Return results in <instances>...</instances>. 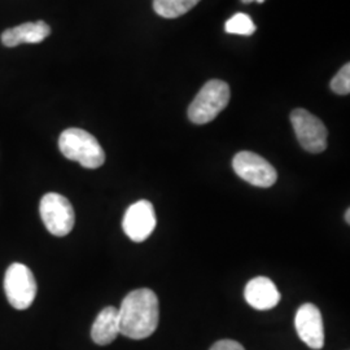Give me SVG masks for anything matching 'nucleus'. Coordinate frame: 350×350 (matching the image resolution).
<instances>
[{"label":"nucleus","mask_w":350,"mask_h":350,"mask_svg":"<svg viewBox=\"0 0 350 350\" xmlns=\"http://www.w3.org/2000/svg\"><path fill=\"white\" fill-rule=\"evenodd\" d=\"M120 332L126 338H150L159 327V299L148 288L135 289L126 296L118 309Z\"/></svg>","instance_id":"f257e3e1"},{"label":"nucleus","mask_w":350,"mask_h":350,"mask_svg":"<svg viewBox=\"0 0 350 350\" xmlns=\"http://www.w3.org/2000/svg\"><path fill=\"white\" fill-rule=\"evenodd\" d=\"M59 148L68 160L86 169H98L105 161V153L95 137L82 129H68L59 139Z\"/></svg>","instance_id":"f03ea898"},{"label":"nucleus","mask_w":350,"mask_h":350,"mask_svg":"<svg viewBox=\"0 0 350 350\" xmlns=\"http://www.w3.org/2000/svg\"><path fill=\"white\" fill-rule=\"evenodd\" d=\"M230 96V88L224 81L213 79L206 82L191 103L188 108V118L196 125L212 122L227 107Z\"/></svg>","instance_id":"7ed1b4c3"},{"label":"nucleus","mask_w":350,"mask_h":350,"mask_svg":"<svg viewBox=\"0 0 350 350\" xmlns=\"http://www.w3.org/2000/svg\"><path fill=\"white\" fill-rule=\"evenodd\" d=\"M4 291L14 309H27L37 296V282L31 270L23 263H12L4 276Z\"/></svg>","instance_id":"20e7f679"},{"label":"nucleus","mask_w":350,"mask_h":350,"mask_svg":"<svg viewBox=\"0 0 350 350\" xmlns=\"http://www.w3.org/2000/svg\"><path fill=\"white\" fill-rule=\"evenodd\" d=\"M39 212L46 228L55 237H65L75 227L73 205L63 195L51 192L42 198Z\"/></svg>","instance_id":"39448f33"},{"label":"nucleus","mask_w":350,"mask_h":350,"mask_svg":"<svg viewBox=\"0 0 350 350\" xmlns=\"http://www.w3.org/2000/svg\"><path fill=\"white\" fill-rule=\"evenodd\" d=\"M232 167L243 180L256 187H271L278 179L275 167L260 154L250 150L239 152L232 160Z\"/></svg>","instance_id":"423d86ee"},{"label":"nucleus","mask_w":350,"mask_h":350,"mask_svg":"<svg viewBox=\"0 0 350 350\" xmlns=\"http://www.w3.org/2000/svg\"><path fill=\"white\" fill-rule=\"evenodd\" d=\"M291 122L304 150L321 153L327 148V129L318 117L305 109H295Z\"/></svg>","instance_id":"0eeeda50"},{"label":"nucleus","mask_w":350,"mask_h":350,"mask_svg":"<svg viewBox=\"0 0 350 350\" xmlns=\"http://www.w3.org/2000/svg\"><path fill=\"white\" fill-rule=\"evenodd\" d=\"M156 213L152 202L139 200L130 205L126 211L122 227L126 235L135 243H142L150 238L156 228Z\"/></svg>","instance_id":"6e6552de"},{"label":"nucleus","mask_w":350,"mask_h":350,"mask_svg":"<svg viewBox=\"0 0 350 350\" xmlns=\"http://www.w3.org/2000/svg\"><path fill=\"white\" fill-rule=\"evenodd\" d=\"M295 327L299 338L314 350L325 347V325L321 310L314 304H304L296 313Z\"/></svg>","instance_id":"1a4fd4ad"},{"label":"nucleus","mask_w":350,"mask_h":350,"mask_svg":"<svg viewBox=\"0 0 350 350\" xmlns=\"http://www.w3.org/2000/svg\"><path fill=\"white\" fill-rule=\"evenodd\" d=\"M244 297L256 310H270L280 301V292L274 282L266 276H257L248 282Z\"/></svg>","instance_id":"9d476101"},{"label":"nucleus","mask_w":350,"mask_h":350,"mask_svg":"<svg viewBox=\"0 0 350 350\" xmlns=\"http://www.w3.org/2000/svg\"><path fill=\"white\" fill-rule=\"evenodd\" d=\"M51 27L44 21L26 23L7 29L1 34V43L5 47H16L23 43H40L50 36Z\"/></svg>","instance_id":"9b49d317"},{"label":"nucleus","mask_w":350,"mask_h":350,"mask_svg":"<svg viewBox=\"0 0 350 350\" xmlns=\"http://www.w3.org/2000/svg\"><path fill=\"white\" fill-rule=\"evenodd\" d=\"M120 334L118 309L114 306L103 309L91 328V338L94 342L98 345H109Z\"/></svg>","instance_id":"f8f14e48"},{"label":"nucleus","mask_w":350,"mask_h":350,"mask_svg":"<svg viewBox=\"0 0 350 350\" xmlns=\"http://www.w3.org/2000/svg\"><path fill=\"white\" fill-rule=\"evenodd\" d=\"M200 0H153L154 12L163 18H175L192 10Z\"/></svg>","instance_id":"ddd939ff"},{"label":"nucleus","mask_w":350,"mask_h":350,"mask_svg":"<svg viewBox=\"0 0 350 350\" xmlns=\"http://www.w3.org/2000/svg\"><path fill=\"white\" fill-rule=\"evenodd\" d=\"M226 31L228 34L237 36H252L256 31V25L253 20L245 13H237L234 14L225 25Z\"/></svg>","instance_id":"4468645a"},{"label":"nucleus","mask_w":350,"mask_h":350,"mask_svg":"<svg viewBox=\"0 0 350 350\" xmlns=\"http://www.w3.org/2000/svg\"><path fill=\"white\" fill-rule=\"evenodd\" d=\"M331 88L338 95H348L350 92V65L347 64L331 81Z\"/></svg>","instance_id":"2eb2a0df"},{"label":"nucleus","mask_w":350,"mask_h":350,"mask_svg":"<svg viewBox=\"0 0 350 350\" xmlns=\"http://www.w3.org/2000/svg\"><path fill=\"white\" fill-rule=\"evenodd\" d=\"M211 350H245L241 344L234 340H221L213 345Z\"/></svg>","instance_id":"dca6fc26"},{"label":"nucleus","mask_w":350,"mask_h":350,"mask_svg":"<svg viewBox=\"0 0 350 350\" xmlns=\"http://www.w3.org/2000/svg\"><path fill=\"white\" fill-rule=\"evenodd\" d=\"M243 3H245V4H248V3H252V1H257V3H263L265 0H241Z\"/></svg>","instance_id":"f3484780"},{"label":"nucleus","mask_w":350,"mask_h":350,"mask_svg":"<svg viewBox=\"0 0 350 350\" xmlns=\"http://www.w3.org/2000/svg\"><path fill=\"white\" fill-rule=\"evenodd\" d=\"M345 218H347V224H350V211L348 209L347 211V215H345Z\"/></svg>","instance_id":"a211bd4d"}]
</instances>
